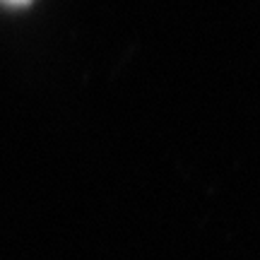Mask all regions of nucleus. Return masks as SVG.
<instances>
[{
  "label": "nucleus",
  "mask_w": 260,
  "mask_h": 260,
  "mask_svg": "<svg viewBox=\"0 0 260 260\" xmlns=\"http://www.w3.org/2000/svg\"><path fill=\"white\" fill-rule=\"evenodd\" d=\"M3 5H8V8H24V5H29L31 0H0Z\"/></svg>",
  "instance_id": "f257e3e1"
}]
</instances>
